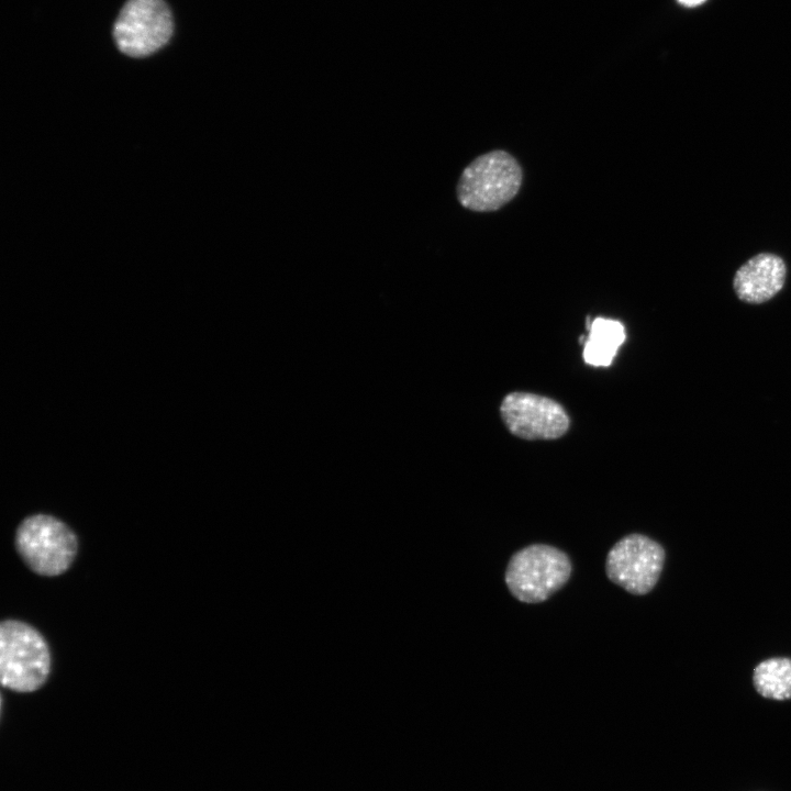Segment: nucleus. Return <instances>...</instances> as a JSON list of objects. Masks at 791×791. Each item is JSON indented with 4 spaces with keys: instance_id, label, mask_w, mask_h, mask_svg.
<instances>
[{
    "instance_id": "1",
    "label": "nucleus",
    "mask_w": 791,
    "mask_h": 791,
    "mask_svg": "<svg viewBox=\"0 0 791 791\" xmlns=\"http://www.w3.org/2000/svg\"><path fill=\"white\" fill-rule=\"evenodd\" d=\"M52 669L45 637L31 624L15 619L0 624L1 684L14 692L30 693L42 688Z\"/></svg>"
},
{
    "instance_id": "2",
    "label": "nucleus",
    "mask_w": 791,
    "mask_h": 791,
    "mask_svg": "<svg viewBox=\"0 0 791 791\" xmlns=\"http://www.w3.org/2000/svg\"><path fill=\"white\" fill-rule=\"evenodd\" d=\"M15 549L34 573L56 577L66 572L78 554V538L63 521L48 514H33L16 527Z\"/></svg>"
},
{
    "instance_id": "3",
    "label": "nucleus",
    "mask_w": 791,
    "mask_h": 791,
    "mask_svg": "<svg viewBox=\"0 0 791 791\" xmlns=\"http://www.w3.org/2000/svg\"><path fill=\"white\" fill-rule=\"evenodd\" d=\"M571 571V560L565 552L547 544H532L512 555L504 581L516 600L535 604L560 590Z\"/></svg>"
},
{
    "instance_id": "4",
    "label": "nucleus",
    "mask_w": 791,
    "mask_h": 791,
    "mask_svg": "<svg viewBox=\"0 0 791 791\" xmlns=\"http://www.w3.org/2000/svg\"><path fill=\"white\" fill-rule=\"evenodd\" d=\"M522 183V169L508 152L498 149L475 158L457 183L460 204L477 212L495 211L512 200Z\"/></svg>"
},
{
    "instance_id": "5",
    "label": "nucleus",
    "mask_w": 791,
    "mask_h": 791,
    "mask_svg": "<svg viewBox=\"0 0 791 791\" xmlns=\"http://www.w3.org/2000/svg\"><path fill=\"white\" fill-rule=\"evenodd\" d=\"M172 33V15L164 0H127L113 27L118 48L136 58L157 52Z\"/></svg>"
},
{
    "instance_id": "6",
    "label": "nucleus",
    "mask_w": 791,
    "mask_h": 791,
    "mask_svg": "<svg viewBox=\"0 0 791 791\" xmlns=\"http://www.w3.org/2000/svg\"><path fill=\"white\" fill-rule=\"evenodd\" d=\"M665 556V549L656 541L643 534H630L609 550L605 573L628 593L644 595L659 580Z\"/></svg>"
},
{
    "instance_id": "7",
    "label": "nucleus",
    "mask_w": 791,
    "mask_h": 791,
    "mask_svg": "<svg viewBox=\"0 0 791 791\" xmlns=\"http://www.w3.org/2000/svg\"><path fill=\"white\" fill-rule=\"evenodd\" d=\"M501 415L510 432L525 439L557 438L569 426L568 415L557 402L527 392L508 394Z\"/></svg>"
},
{
    "instance_id": "8",
    "label": "nucleus",
    "mask_w": 791,
    "mask_h": 791,
    "mask_svg": "<svg viewBox=\"0 0 791 791\" xmlns=\"http://www.w3.org/2000/svg\"><path fill=\"white\" fill-rule=\"evenodd\" d=\"M787 267L781 257L760 253L735 272L733 288L737 298L749 304H760L772 299L784 286Z\"/></svg>"
},
{
    "instance_id": "9",
    "label": "nucleus",
    "mask_w": 791,
    "mask_h": 791,
    "mask_svg": "<svg viewBox=\"0 0 791 791\" xmlns=\"http://www.w3.org/2000/svg\"><path fill=\"white\" fill-rule=\"evenodd\" d=\"M583 358L591 366H609L625 341V328L616 320L597 317L589 327Z\"/></svg>"
},
{
    "instance_id": "10",
    "label": "nucleus",
    "mask_w": 791,
    "mask_h": 791,
    "mask_svg": "<svg viewBox=\"0 0 791 791\" xmlns=\"http://www.w3.org/2000/svg\"><path fill=\"white\" fill-rule=\"evenodd\" d=\"M754 686L767 699H791V659L770 658L754 670Z\"/></svg>"
},
{
    "instance_id": "11",
    "label": "nucleus",
    "mask_w": 791,
    "mask_h": 791,
    "mask_svg": "<svg viewBox=\"0 0 791 791\" xmlns=\"http://www.w3.org/2000/svg\"><path fill=\"white\" fill-rule=\"evenodd\" d=\"M678 1L686 7H695V5L703 3L705 0H678Z\"/></svg>"
}]
</instances>
